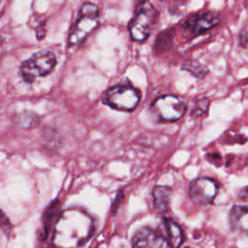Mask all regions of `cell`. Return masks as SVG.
Segmentation results:
<instances>
[{"mask_svg": "<svg viewBox=\"0 0 248 248\" xmlns=\"http://www.w3.org/2000/svg\"><path fill=\"white\" fill-rule=\"evenodd\" d=\"M93 230V219L84 209L67 208L56 219L51 241L57 247H78L91 237Z\"/></svg>", "mask_w": 248, "mask_h": 248, "instance_id": "obj_1", "label": "cell"}, {"mask_svg": "<svg viewBox=\"0 0 248 248\" xmlns=\"http://www.w3.org/2000/svg\"><path fill=\"white\" fill-rule=\"evenodd\" d=\"M159 13L149 0L138 2L128 29L133 41L144 42L157 24Z\"/></svg>", "mask_w": 248, "mask_h": 248, "instance_id": "obj_2", "label": "cell"}, {"mask_svg": "<svg viewBox=\"0 0 248 248\" xmlns=\"http://www.w3.org/2000/svg\"><path fill=\"white\" fill-rule=\"evenodd\" d=\"M99 24V9L91 2L83 3L78 13L68 37L69 46H79Z\"/></svg>", "mask_w": 248, "mask_h": 248, "instance_id": "obj_3", "label": "cell"}, {"mask_svg": "<svg viewBox=\"0 0 248 248\" xmlns=\"http://www.w3.org/2000/svg\"><path fill=\"white\" fill-rule=\"evenodd\" d=\"M56 65V56L50 50H40L24 60L20 65V75L27 83H32L37 78L49 75Z\"/></svg>", "mask_w": 248, "mask_h": 248, "instance_id": "obj_4", "label": "cell"}, {"mask_svg": "<svg viewBox=\"0 0 248 248\" xmlns=\"http://www.w3.org/2000/svg\"><path fill=\"white\" fill-rule=\"evenodd\" d=\"M141 99V93L139 89L126 84H116L108 88L103 102L107 106L122 111L134 110Z\"/></svg>", "mask_w": 248, "mask_h": 248, "instance_id": "obj_5", "label": "cell"}, {"mask_svg": "<svg viewBox=\"0 0 248 248\" xmlns=\"http://www.w3.org/2000/svg\"><path fill=\"white\" fill-rule=\"evenodd\" d=\"M186 105L181 98L176 95L167 94L154 100L150 106L152 115L161 122L177 121L186 112Z\"/></svg>", "mask_w": 248, "mask_h": 248, "instance_id": "obj_6", "label": "cell"}, {"mask_svg": "<svg viewBox=\"0 0 248 248\" xmlns=\"http://www.w3.org/2000/svg\"><path fill=\"white\" fill-rule=\"evenodd\" d=\"M219 186L210 177H199L189 185V196L191 200L201 205H207L213 202L218 194Z\"/></svg>", "mask_w": 248, "mask_h": 248, "instance_id": "obj_7", "label": "cell"}, {"mask_svg": "<svg viewBox=\"0 0 248 248\" xmlns=\"http://www.w3.org/2000/svg\"><path fill=\"white\" fill-rule=\"evenodd\" d=\"M220 21V16L215 12H199L191 15L186 19L183 24V28L192 37H196L218 25Z\"/></svg>", "mask_w": 248, "mask_h": 248, "instance_id": "obj_8", "label": "cell"}, {"mask_svg": "<svg viewBox=\"0 0 248 248\" xmlns=\"http://www.w3.org/2000/svg\"><path fill=\"white\" fill-rule=\"evenodd\" d=\"M132 245L142 248L170 247L166 236L148 227L140 228L136 232L132 237Z\"/></svg>", "mask_w": 248, "mask_h": 248, "instance_id": "obj_9", "label": "cell"}, {"mask_svg": "<svg viewBox=\"0 0 248 248\" xmlns=\"http://www.w3.org/2000/svg\"><path fill=\"white\" fill-rule=\"evenodd\" d=\"M231 230L238 235H248V205L234 204L229 214Z\"/></svg>", "mask_w": 248, "mask_h": 248, "instance_id": "obj_10", "label": "cell"}, {"mask_svg": "<svg viewBox=\"0 0 248 248\" xmlns=\"http://www.w3.org/2000/svg\"><path fill=\"white\" fill-rule=\"evenodd\" d=\"M61 202L58 199L51 201V202L46 207L42 216V231L39 234L40 241H46L48 234L51 232L53 226L56 222L58 215L60 214Z\"/></svg>", "mask_w": 248, "mask_h": 248, "instance_id": "obj_11", "label": "cell"}, {"mask_svg": "<svg viewBox=\"0 0 248 248\" xmlns=\"http://www.w3.org/2000/svg\"><path fill=\"white\" fill-rule=\"evenodd\" d=\"M171 188L164 185H156L152 191L153 206L159 213H166L170 207V196Z\"/></svg>", "mask_w": 248, "mask_h": 248, "instance_id": "obj_12", "label": "cell"}, {"mask_svg": "<svg viewBox=\"0 0 248 248\" xmlns=\"http://www.w3.org/2000/svg\"><path fill=\"white\" fill-rule=\"evenodd\" d=\"M165 228L167 230V239L170 247H179L184 242V233L181 227L172 219L165 218Z\"/></svg>", "mask_w": 248, "mask_h": 248, "instance_id": "obj_13", "label": "cell"}, {"mask_svg": "<svg viewBox=\"0 0 248 248\" xmlns=\"http://www.w3.org/2000/svg\"><path fill=\"white\" fill-rule=\"evenodd\" d=\"M13 121L15 125L20 128L33 129L40 124L41 118L37 113L33 111L23 110L21 112L15 114L13 117Z\"/></svg>", "mask_w": 248, "mask_h": 248, "instance_id": "obj_14", "label": "cell"}, {"mask_svg": "<svg viewBox=\"0 0 248 248\" xmlns=\"http://www.w3.org/2000/svg\"><path fill=\"white\" fill-rule=\"evenodd\" d=\"M181 68L199 78H204L209 73L208 68L197 60H187L182 64Z\"/></svg>", "mask_w": 248, "mask_h": 248, "instance_id": "obj_15", "label": "cell"}, {"mask_svg": "<svg viewBox=\"0 0 248 248\" xmlns=\"http://www.w3.org/2000/svg\"><path fill=\"white\" fill-rule=\"evenodd\" d=\"M209 105H210V101L206 98L196 101V103L191 110V115L193 117H201V116L206 114L208 111V108H209Z\"/></svg>", "mask_w": 248, "mask_h": 248, "instance_id": "obj_16", "label": "cell"}, {"mask_svg": "<svg viewBox=\"0 0 248 248\" xmlns=\"http://www.w3.org/2000/svg\"><path fill=\"white\" fill-rule=\"evenodd\" d=\"M0 230L7 237H10L13 232V224L2 209H0Z\"/></svg>", "mask_w": 248, "mask_h": 248, "instance_id": "obj_17", "label": "cell"}, {"mask_svg": "<svg viewBox=\"0 0 248 248\" xmlns=\"http://www.w3.org/2000/svg\"><path fill=\"white\" fill-rule=\"evenodd\" d=\"M239 44L243 48L248 50V25L244 26L239 33Z\"/></svg>", "mask_w": 248, "mask_h": 248, "instance_id": "obj_18", "label": "cell"}, {"mask_svg": "<svg viewBox=\"0 0 248 248\" xmlns=\"http://www.w3.org/2000/svg\"><path fill=\"white\" fill-rule=\"evenodd\" d=\"M36 30V36L38 40H42L45 35H46V28H45V21L43 22H39V24H37V26L35 27Z\"/></svg>", "mask_w": 248, "mask_h": 248, "instance_id": "obj_19", "label": "cell"}, {"mask_svg": "<svg viewBox=\"0 0 248 248\" xmlns=\"http://www.w3.org/2000/svg\"><path fill=\"white\" fill-rule=\"evenodd\" d=\"M238 196H239V198H240L241 200L248 202V185L245 186V187H243V188L239 191V195H238Z\"/></svg>", "mask_w": 248, "mask_h": 248, "instance_id": "obj_20", "label": "cell"}]
</instances>
